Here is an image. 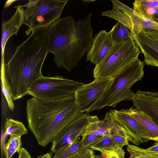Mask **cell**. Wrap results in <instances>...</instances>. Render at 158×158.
<instances>
[{
  "label": "cell",
  "instance_id": "cell-1",
  "mask_svg": "<svg viewBox=\"0 0 158 158\" xmlns=\"http://www.w3.org/2000/svg\"><path fill=\"white\" fill-rule=\"evenodd\" d=\"M49 44L48 28L35 29L17 46L8 62L1 65L13 100L27 94L31 84L43 76L41 69Z\"/></svg>",
  "mask_w": 158,
  "mask_h": 158
},
{
  "label": "cell",
  "instance_id": "cell-2",
  "mask_svg": "<svg viewBox=\"0 0 158 158\" xmlns=\"http://www.w3.org/2000/svg\"><path fill=\"white\" fill-rule=\"evenodd\" d=\"M92 13L75 21L70 15L60 18L48 26L49 52L58 68L70 71L90 48L94 40Z\"/></svg>",
  "mask_w": 158,
  "mask_h": 158
},
{
  "label": "cell",
  "instance_id": "cell-3",
  "mask_svg": "<svg viewBox=\"0 0 158 158\" xmlns=\"http://www.w3.org/2000/svg\"><path fill=\"white\" fill-rule=\"evenodd\" d=\"M26 108L28 128L38 144L43 147L83 114L76 103L74 94L55 99L33 97L27 100Z\"/></svg>",
  "mask_w": 158,
  "mask_h": 158
},
{
  "label": "cell",
  "instance_id": "cell-4",
  "mask_svg": "<svg viewBox=\"0 0 158 158\" xmlns=\"http://www.w3.org/2000/svg\"><path fill=\"white\" fill-rule=\"evenodd\" d=\"M144 63L138 59L123 69L114 77L109 87L97 101L90 111L106 106L115 107L120 102L132 100L135 94L131 86L144 76Z\"/></svg>",
  "mask_w": 158,
  "mask_h": 158
},
{
  "label": "cell",
  "instance_id": "cell-5",
  "mask_svg": "<svg viewBox=\"0 0 158 158\" xmlns=\"http://www.w3.org/2000/svg\"><path fill=\"white\" fill-rule=\"evenodd\" d=\"M140 53L133 39L114 45L103 60L95 65L94 77L95 79L114 78L124 68L138 59Z\"/></svg>",
  "mask_w": 158,
  "mask_h": 158
},
{
  "label": "cell",
  "instance_id": "cell-6",
  "mask_svg": "<svg viewBox=\"0 0 158 158\" xmlns=\"http://www.w3.org/2000/svg\"><path fill=\"white\" fill-rule=\"evenodd\" d=\"M67 0H29L21 7H27L25 10V24L29 27L26 35L41 27H48L60 18Z\"/></svg>",
  "mask_w": 158,
  "mask_h": 158
},
{
  "label": "cell",
  "instance_id": "cell-7",
  "mask_svg": "<svg viewBox=\"0 0 158 158\" xmlns=\"http://www.w3.org/2000/svg\"><path fill=\"white\" fill-rule=\"evenodd\" d=\"M84 85L59 76H43L31 84L27 94L41 99H60L74 94Z\"/></svg>",
  "mask_w": 158,
  "mask_h": 158
},
{
  "label": "cell",
  "instance_id": "cell-8",
  "mask_svg": "<svg viewBox=\"0 0 158 158\" xmlns=\"http://www.w3.org/2000/svg\"><path fill=\"white\" fill-rule=\"evenodd\" d=\"M114 78L95 79L85 84L75 93L76 103L81 113L90 112L93 107L113 82Z\"/></svg>",
  "mask_w": 158,
  "mask_h": 158
},
{
  "label": "cell",
  "instance_id": "cell-9",
  "mask_svg": "<svg viewBox=\"0 0 158 158\" xmlns=\"http://www.w3.org/2000/svg\"><path fill=\"white\" fill-rule=\"evenodd\" d=\"M86 113L76 119L65 126L57 135L52 143L51 153H54L63 146L71 143L79 136L96 118Z\"/></svg>",
  "mask_w": 158,
  "mask_h": 158
},
{
  "label": "cell",
  "instance_id": "cell-10",
  "mask_svg": "<svg viewBox=\"0 0 158 158\" xmlns=\"http://www.w3.org/2000/svg\"><path fill=\"white\" fill-rule=\"evenodd\" d=\"M110 111L118 124L126 132L130 141L137 146L151 140L144 128L126 109L120 111L111 110Z\"/></svg>",
  "mask_w": 158,
  "mask_h": 158
},
{
  "label": "cell",
  "instance_id": "cell-11",
  "mask_svg": "<svg viewBox=\"0 0 158 158\" xmlns=\"http://www.w3.org/2000/svg\"><path fill=\"white\" fill-rule=\"evenodd\" d=\"M113 44L109 32L102 30L95 35L92 46L87 52L86 61L98 65L112 48Z\"/></svg>",
  "mask_w": 158,
  "mask_h": 158
},
{
  "label": "cell",
  "instance_id": "cell-12",
  "mask_svg": "<svg viewBox=\"0 0 158 158\" xmlns=\"http://www.w3.org/2000/svg\"><path fill=\"white\" fill-rule=\"evenodd\" d=\"M132 100L134 107L146 114L158 126V92L138 90Z\"/></svg>",
  "mask_w": 158,
  "mask_h": 158
},
{
  "label": "cell",
  "instance_id": "cell-13",
  "mask_svg": "<svg viewBox=\"0 0 158 158\" xmlns=\"http://www.w3.org/2000/svg\"><path fill=\"white\" fill-rule=\"evenodd\" d=\"M16 10L9 19L2 23L1 41V64L4 63V54L6 43L13 35H17L21 27L25 24V10L18 5L15 6Z\"/></svg>",
  "mask_w": 158,
  "mask_h": 158
},
{
  "label": "cell",
  "instance_id": "cell-14",
  "mask_svg": "<svg viewBox=\"0 0 158 158\" xmlns=\"http://www.w3.org/2000/svg\"><path fill=\"white\" fill-rule=\"evenodd\" d=\"M133 36L135 44L144 55V64L158 68V42L143 31Z\"/></svg>",
  "mask_w": 158,
  "mask_h": 158
},
{
  "label": "cell",
  "instance_id": "cell-15",
  "mask_svg": "<svg viewBox=\"0 0 158 158\" xmlns=\"http://www.w3.org/2000/svg\"><path fill=\"white\" fill-rule=\"evenodd\" d=\"M116 121L112 113L110 111L106 114L104 118L99 120L97 116L87 126L81 136L86 135H95L103 136L110 135Z\"/></svg>",
  "mask_w": 158,
  "mask_h": 158
},
{
  "label": "cell",
  "instance_id": "cell-16",
  "mask_svg": "<svg viewBox=\"0 0 158 158\" xmlns=\"http://www.w3.org/2000/svg\"><path fill=\"white\" fill-rule=\"evenodd\" d=\"M126 110L144 128L151 140H158V126L146 114L133 107Z\"/></svg>",
  "mask_w": 158,
  "mask_h": 158
},
{
  "label": "cell",
  "instance_id": "cell-17",
  "mask_svg": "<svg viewBox=\"0 0 158 158\" xmlns=\"http://www.w3.org/2000/svg\"><path fill=\"white\" fill-rule=\"evenodd\" d=\"M133 27L131 33L133 35H136L143 29L158 31V23L152 19L142 15L133 10L131 13Z\"/></svg>",
  "mask_w": 158,
  "mask_h": 158
},
{
  "label": "cell",
  "instance_id": "cell-18",
  "mask_svg": "<svg viewBox=\"0 0 158 158\" xmlns=\"http://www.w3.org/2000/svg\"><path fill=\"white\" fill-rule=\"evenodd\" d=\"M133 10L136 13L152 19L158 13V0H135Z\"/></svg>",
  "mask_w": 158,
  "mask_h": 158
},
{
  "label": "cell",
  "instance_id": "cell-19",
  "mask_svg": "<svg viewBox=\"0 0 158 158\" xmlns=\"http://www.w3.org/2000/svg\"><path fill=\"white\" fill-rule=\"evenodd\" d=\"M109 32L114 45L124 43L133 39V35L129 29L119 22Z\"/></svg>",
  "mask_w": 158,
  "mask_h": 158
},
{
  "label": "cell",
  "instance_id": "cell-20",
  "mask_svg": "<svg viewBox=\"0 0 158 158\" xmlns=\"http://www.w3.org/2000/svg\"><path fill=\"white\" fill-rule=\"evenodd\" d=\"M81 140L78 138L70 144L66 145L54 153L52 158H68L84 149Z\"/></svg>",
  "mask_w": 158,
  "mask_h": 158
},
{
  "label": "cell",
  "instance_id": "cell-21",
  "mask_svg": "<svg viewBox=\"0 0 158 158\" xmlns=\"http://www.w3.org/2000/svg\"><path fill=\"white\" fill-rule=\"evenodd\" d=\"M6 135H16L21 136L27 134L28 131L23 123L12 118L6 119L4 125Z\"/></svg>",
  "mask_w": 158,
  "mask_h": 158
},
{
  "label": "cell",
  "instance_id": "cell-22",
  "mask_svg": "<svg viewBox=\"0 0 158 158\" xmlns=\"http://www.w3.org/2000/svg\"><path fill=\"white\" fill-rule=\"evenodd\" d=\"M21 136L11 135L7 142L3 144L2 148L6 158H11L14 153L18 154L22 148Z\"/></svg>",
  "mask_w": 158,
  "mask_h": 158
},
{
  "label": "cell",
  "instance_id": "cell-23",
  "mask_svg": "<svg viewBox=\"0 0 158 158\" xmlns=\"http://www.w3.org/2000/svg\"><path fill=\"white\" fill-rule=\"evenodd\" d=\"M116 146L112 140L110 135L105 136L102 140L92 146L90 148L93 150L100 151L101 154H107L115 148Z\"/></svg>",
  "mask_w": 158,
  "mask_h": 158
},
{
  "label": "cell",
  "instance_id": "cell-24",
  "mask_svg": "<svg viewBox=\"0 0 158 158\" xmlns=\"http://www.w3.org/2000/svg\"><path fill=\"white\" fill-rule=\"evenodd\" d=\"M1 73L2 91L7 102L8 107L11 111H13L15 109V106L13 102L10 91L2 69H1Z\"/></svg>",
  "mask_w": 158,
  "mask_h": 158
},
{
  "label": "cell",
  "instance_id": "cell-25",
  "mask_svg": "<svg viewBox=\"0 0 158 158\" xmlns=\"http://www.w3.org/2000/svg\"><path fill=\"white\" fill-rule=\"evenodd\" d=\"M127 150L130 155L129 158H158L147 153L142 148L129 144L127 145Z\"/></svg>",
  "mask_w": 158,
  "mask_h": 158
},
{
  "label": "cell",
  "instance_id": "cell-26",
  "mask_svg": "<svg viewBox=\"0 0 158 158\" xmlns=\"http://www.w3.org/2000/svg\"><path fill=\"white\" fill-rule=\"evenodd\" d=\"M83 146L84 148H89L95 144L103 139L105 136L95 135H86L81 136Z\"/></svg>",
  "mask_w": 158,
  "mask_h": 158
},
{
  "label": "cell",
  "instance_id": "cell-27",
  "mask_svg": "<svg viewBox=\"0 0 158 158\" xmlns=\"http://www.w3.org/2000/svg\"><path fill=\"white\" fill-rule=\"evenodd\" d=\"M110 138L116 146L120 148H122L125 145L128 144V139L119 135H111Z\"/></svg>",
  "mask_w": 158,
  "mask_h": 158
},
{
  "label": "cell",
  "instance_id": "cell-28",
  "mask_svg": "<svg viewBox=\"0 0 158 158\" xmlns=\"http://www.w3.org/2000/svg\"><path fill=\"white\" fill-rule=\"evenodd\" d=\"M95 156L90 148H84L68 158H93Z\"/></svg>",
  "mask_w": 158,
  "mask_h": 158
},
{
  "label": "cell",
  "instance_id": "cell-29",
  "mask_svg": "<svg viewBox=\"0 0 158 158\" xmlns=\"http://www.w3.org/2000/svg\"><path fill=\"white\" fill-rule=\"evenodd\" d=\"M125 153L123 149L116 148L107 154L101 155L103 158H124Z\"/></svg>",
  "mask_w": 158,
  "mask_h": 158
},
{
  "label": "cell",
  "instance_id": "cell-30",
  "mask_svg": "<svg viewBox=\"0 0 158 158\" xmlns=\"http://www.w3.org/2000/svg\"><path fill=\"white\" fill-rule=\"evenodd\" d=\"M142 31L151 37L158 42V31L147 29H143Z\"/></svg>",
  "mask_w": 158,
  "mask_h": 158
},
{
  "label": "cell",
  "instance_id": "cell-31",
  "mask_svg": "<svg viewBox=\"0 0 158 158\" xmlns=\"http://www.w3.org/2000/svg\"><path fill=\"white\" fill-rule=\"evenodd\" d=\"M144 150L145 152L149 153L158 154V140L156 141V142L152 147Z\"/></svg>",
  "mask_w": 158,
  "mask_h": 158
},
{
  "label": "cell",
  "instance_id": "cell-32",
  "mask_svg": "<svg viewBox=\"0 0 158 158\" xmlns=\"http://www.w3.org/2000/svg\"><path fill=\"white\" fill-rule=\"evenodd\" d=\"M18 158H31V156L26 149L22 148L21 151L19 153Z\"/></svg>",
  "mask_w": 158,
  "mask_h": 158
},
{
  "label": "cell",
  "instance_id": "cell-33",
  "mask_svg": "<svg viewBox=\"0 0 158 158\" xmlns=\"http://www.w3.org/2000/svg\"><path fill=\"white\" fill-rule=\"evenodd\" d=\"M52 154L51 153H47L46 154L40 155L36 158H52Z\"/></svg>",
  "mask_w": 158,
  "mask_h": 158
},
{
  "label": "cell",
  "instance_id": "cell-34",
  "mask_svg": "<svg viewBox=\"0 0 158 158\" xmlns=\"http://www.w3.org/2000/svg\"><path fill=\"white\" fill-rule=\"evenodd\" d=\"M154 21L158 23V13H157L152 19Z\"/></svg>",
  "mask_w": 158,
  "mask_h": 158
},
{
  "label": "cell",
  "instance_id": "cell-35",
  "mask_svg": "<svg viewBox=\"0 0 158 158\" xmlns=\"http://www.w3.org/2000/svg\"><path fill=\"white\" fill-rule=\"evenodd\" d=\"M147 153L150 155L156 157H158V154H152L146 152Z\"/></svg>",
  "mask_w": 158,
  "mask_h": 158
},
{
  "label": "cell",
  "instance_id": "cell-36",
  "mask_svg": "<svg viewBox=\"0 0 158 158\" xmlns=\"http://www.w3.org/2000/svg\"><path fill=\"white\" fill-rule=\"evenodd\" d=\"M93 158H103V157L101 155H100V154H98L95 155V156Z\"/></svg>",
  "mask_w": 158,
  "mask_h": 158
}]
</instances>
